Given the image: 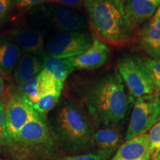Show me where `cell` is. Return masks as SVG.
<instances>
[{
  "label": "cell",
  "instance_id": "obj_13",
  "mask_svg": "<svg viewBox=\"0 0 160 160\" xmlns=\"http://www.w3.org/2000/svg\"><path fill=\"white\" fill-rule=\"evenodd\" d=\"M150 142L147 133L126 140L111 160H150Z\"/></svg>",
  "mask_w": 160,
  "mask_h": 160
},
{
  "label": "cell",
  "instance_id": "obj_33",
  "mask_svg": "<svg viewBox=\"0 0 160 160\" xmlns=\"http://www.w3.org/2000/svg\"><path fill=\"white\" fill-rule=\"evenodd\" d=\"M14 160H23V159H14Z\"/></svg>",
  "mask_w": 160,
  "mask_h": 160
},
{
  "label": "cell",
  "instance_id": "obj_20",
  "mask_svg": "<svg viewBox=\"0 0 160 160\" xmlns=\"http://www.w3.org/2000/svg\"><path fill=\"white\" fill-rule=\"evenodd\" d=\"M61 95L62 91H55L48 93L33 104V108L38 113L45 115L57 105Z\"/></svg>",
  "mask_w": 160,
  "mask_h": 160
},
{
  "label": "cell",
  "instance_id": "obj_3",
  "mask_svg": "<svg viewBox=\"0 0 160 160\" xmlns=\"http://www.w3.org/2000/svg\"><path fill=\"white\" fill-rule=\"evenodd\" d=\"M83 5L90 25L102 41L120 46L132 39L133 25L122 0H84Z\"/></svg>",
  "mask_w": 160,
  "mask_h": 160
},
{
  "label": "cell",
  "instance_id": "obj_26",
  "mask_svg": "<svg viewBox=\"0 0 160 160\" xmlns=\"http://www.w3.org/2000/svg\"><path fill=\"white\" fill-rule=\"evenodd\" d=\"M64 160H102L97 153H90L88 154L72 156L66 157Z\"/></svg>",
  "mask_w": 160,
  "mask_h": 160
},
{
  "label": "cell",
  "instance_id": "obj_15",
  "mask_svg": "<svg viewBox=\"0 0 160 160\" xmlns=\"http://www.w3.org/2000/svg\"><path fill=\"white\" fill-rule=\"evenodd\" d=\"M22 51L13 40L0 37V75L5 80H11Z\"/></svg>",
  "mask_w": 160,
  "mask_h": 160
},
{
  "label": "cell",
  "instance_id": "obj_10",
  "mask_svg": "<svg viewBox=\"0 0 160 160\" xmlns=\"http://www.w3.org/2000/svg\"><path fill=\"white\" fill-rule=\"evenodd\" d=\"M45 35V30L21 24L16 25L10 31L8 37L19 46L23 53L42 56Z\"/></svg>",
  "mask_w": 160,
  "mask_h": 160
},
{
  "label": "cell",
  "instance_id": "obj_31",
  "mask_svg": "<svg viewBox=\"0 0 160 160\" xmlns=\"http://www.w3.org/2000/svg\"><path fill=\"white\" fill-rule=\"evenodd\" d=\"M155 160H160V153L158 154V156L157 157V158H156Z\"/></svg>",
  "mask_w": 160,
  "mask_h": 160
},
{
  "label": "cell",
  "instance_id": "obj_27",
  "mask_svg": "<svg viewBox=\"0 0 160 160\" xmlns=\"http://www.w3.org/2000/svg\"><path fill=\"white\" fill-rule=\"evenodd\" d=\"M11 4V0H0V22L9 13Z\"/></svg>",
  "mask_w": 160,
  "mask_h": 160
},
{
  "label": "cell",
  "instance_id": "obj_32",
  "mask_svg": "<svg viewBox=\"0 0 160 160\" xmlns=\"http://www.w3.org/2000/svg\"><path fill=\"white\" fill-rule=\"evenodd\" d=\"M0 160H7V159H4V158H0Z\"/></svg>",
  "mask_w": 160,
  "mask_h": 160
},
{
  "label": "cell",
  "instance_id": "obj_18",
  "mask_svg": "<svg viewBox=\"0 0 160 160\" xmlns=\"http://www.w3.org/2000/svg\"><path fill=\"white\" fill-rule=\"evenodd\" d=\"M139 45L152 59L160 60V20L154 25L149 24L142 31Z\"/></svg>",
  "mask_w": 160,
  "mask_h": 160
},
{
  "label": "cell",
  "instance_id": "obj_7",
  "mask_svg": "<svg viewBox=\"0 0 160 160\" xmlns=\"http://www.w3.org/2000/svg\"><path fill=\"white\" fill-rule=\"evenodd\" d=\"M160 121V98L157 93L137 98L133 104L125 140L145 133Z\"/></svg>",
  "mask_w": 160,
  "mask_h": 160
},
{
  "label": "cell",
  "instance_id": "obj_9",
  "mask_svg": "<svg viewBox=\"0 0 160 160\" xmlns=\"http://www.w3.org/2000/svg\"><path fill=\"white\" fill-rule=\"evenodd\" d=\"M33 105L27 98L15 92L6 103L5 117L10 139H14L20 130L37 115Z\"/></svg>",
  "mask_w": 160,
  "mask_h": 160
},
{
  "label": "cell",
  "instance_id": "obj_19",
  "mask_svg": "<svg viewBox=\"0 0 160 160\" xmlns=\"http://www.w3.org/2000/svg\"><path fill=\"white\" fill-rule=\"evenodd\" d=\"M43 70L49 73L56 81L64 83L75 68L68 59H59L45 54L42 56Z\"/></svg>",
  "mask_w": 160,
  "mask_h": 160
},
{
  "label": "cell",
  "instance_id": "obj_24",
  "mask_svg": "<svg viewBox=\"0 0 160 160\" xmlns=\"http://www.w3.org/2000/svg\"><path fill=\"white\" fill-rule=\"evenodd\" d=\"M52 0H11V2L18 9L22 11L30 10L34 7L51 2Z\"/></svg>",
  "mask_w": 160,
  "mask_h": 160
},
{
  "label": "cell",
  "instance_id": "obj_5",
  "mask_svg": "<svg viewBox=\"0 0 160 160\" xmlns=\"http://www.w3.org/2000/svg\"><path fill=\"white\" fill-rule=\"evenodd\" d=\"M93 39L87 31L58 32L45 39L44 54L59 59L77 57L91 47Z\"/></svg>",
  "mask_w": 160,
  "mask_h": 160
},
{
  "label": "cell",
  "instance_id": "obj_35",
  "mask_svg": "<svg viewBox=\"0 0 160 160\" xmlns=\"http://www.w3.org/2000/svg\"><path fill=\"white\" fill-rule=\"evenodd\" d=\"M122 1H123V2H124V1H125V0H122Z\"/></svg>",
  "mask_w": 160,
  "mask_h": 160
},
{
  "label": "cell",
  "instance_id": "obj_22",
  "mask_svg": "<svg viewBox=\"0 0 160 160\" xmlns=\"http://www.w3.org/2000/svg\"><path fill=\"white\" fill-rule=\"evenodd\" d=\"M144 63L151 75L153 85L157 89L160 88V60L148 59H145Z\"/></svg>",
  "mask_w": 160,
  "mask_h": 160
},
{
  "label": "cell",
  "instance_id": "obj_16",
  "mask_svg": "<svg viewBox=\"0 0 160 160\" xmlns=\"http://www.w3.org/2000/svg\"><path fill=\"white\" fill-rule=\"evenodd\" d=\"M42 70V56L23 53L16 66L13 78L16 84L19 85L32 79Z\"/></svg>",
  "mask_w": 160,
  "mask_h": 160
},
{
  "label": "cell",
  "instance_id": "obj_21",
  "mask_svg": "<svg viewBox=\"0 0 160 160\" xmlns=\"http://www.w3.org/2000/svg\"><path fill=\"white\" fill-rule=\"evenodd\" d=\"M150 153L151 160H155L160 153V121L149 130Z\"/></svg>",
  "mask_w": 160,
  "mask_h": 160
},
{
  "label": "cell",
  "instance_id": "obj_1",
  "mask_svg": "<svg viewBox=\"0 0 160 160\" xmlns=\"http://www.w3.org/2000/svg\"><path fill=\"white\" fill-rule=\"evenodd\" d=\"M119 74L106 76L90 86L85 93L88 111L99 125L115 126L125 119L130 99Z\"/></svg>",
  "mask_w": 160,
  "mask_h": 160
},
{
  "label": "cell",
  "instance_id": "obj_34",
  "mask_svg": "<svg viewBox=\"0 0 160 160\" xmlns=\"http://www.w3.org/2000/svg\"><path fill=\"white\" fill-rule=\"evenodd\" d=\"M0 153H1V149H0Z\"/></svg>",
  "mask_w": 160,
  "mask_h": 160
},
{
  "label": "cell",
  "instance_id": "obj_8",
  "mask_svg": "<svg viewBox=\"0 0 160 160\" xmlns=\"http://www.w3.org/2000/svg\"><path fill=\"white\" fill-rule=\"evenodd\" d=\"M53 142L45 116L38 113L20 130L10 145L28 148H50L53 146Z\"/></svg>",
  "mask_w": 160,
  "mask_h": 160
},
{
  "label": "cell",
  "instance_id": "obj_28",
  "mask_svg": "<svg viewBox=\"0 0 160 160\" xmlns=\"http://www.w3.org/2000/svg\"><path fill=\"white\" fill-rule=\"evenodd\" d=\"M160 20V2H159V5L158 7V8L156 11V13H154V15L152 17V19L150 22V25H154L157 22H158Z\"/></svg>",
  "mask_w": 160,
  "mask_h": 160
},
{
  "label": "cell",
  "instance_id": "obj_29",
  "mask_svg": "<svg viewBox=\"0 0 160 160\" xmlns=\"http://www.w3.org/2000/svg\"><path fill=\"white\" fill-rule=\"evenodd\" d=\"M4 90H5V82H4L3 78L0 75V100L3 95Z\"/></svg>",
  "mask_w": 160,
  "mask_h": 160
},
{
  "label": "cell",
  "instance_id": "obj_30",
  "mask_svg": "<svg viewBox=\"0 0 160 160\" xmlns=\"http://www.w3.org/2000/svg\"><path fill=\"white\" fill-rule=\"evenodd\" d=\"M157 94L159 96V98H160V88L159 89H157Z\"/></svg>",
  "mask_w": 160,
  "mask_h": 160
},
{
  "label": "cell",
  "instance_id": "obj_6",
  "mask_svg": "<svg viewBox=\"0 0 160 160\" xmlns=\"http://www.w3.org/2000/svg\"><path fill=\"white\" fill-rule=\"evenodd\" d=\"M118 67L119 74L132 99L151 94L154 91L151 75L144 61L139 57L131 54L123 55L119 59Z\"/></svg>",
  "mask_w": 160,
  "mask_h": 160
},
{
  "label": "cell",
  "instance_id": "obj_25",
  "mask_svg": "<svg viewBox=\"0 0 160 160\" xmlns=\"http://www.w3.org/2000/svg\"><path fill=\"white\" fill-rule=\"evenodd\" d=\"M52 2L70 8H79L84 3V0H52Z\"/></svg>",
  "mask_w": 160,
  "mask_h": 160
},
{
  "label": "cell",
  "instance_id": "obj_4",
  "mask_svg": "<svg viewBox=\"0 0 160 160\" xmlns=\"http://www.w3.org/2000/svg\"><path fill=\"white\" fill-rule=\"evenodd\" d=\"M32 26L42 29V25L51 26L57 32L85 31L87 22L82 16L70 8L64 6H44L31 13Z\"/></svg>",
  "mask_w": 160,
  "mask_h": 160
},
{
  "label": "cell",
  "instance_id": "obj_23",
  "mask_svg": "<svg viewBox=\"0 0 160 160\" xmlns=\"http://www.w3.org/2000/svg\"><path fill=\"white\" fill-rule=\"evenodd\" d=\"M6 104L0 100V145H5L11 144V139L8 133L5 117Z\"/></svg>",
  "mask_w": 160,
  "mask_h": 160
},
{
  "label": "cell",
  "instance_id": "obj_2",
  "mask_svg": "<svg viewBox=\"0 0 160 160\" xmlns=\"http://www.w3.org/2000/svg\"><path fill=\"white\" fill-rule=\"evenodd\" d=\"M48 125L53 141L65 151L77 152L93 145V126L82 108L73 100L62 102Z\"/></svg>",
  "mask_w": 160,
  "mask_h": 160
},
{
  "label": "cell",
  "instance_id": "obj_17",
  "mask_svg": "<svg viewBox=\"0 0 160 160\" xmlns=\"http://www.w3.org/2000/svg\"><path fill=\"white\" fill-rule=\"evenodd\" d=\"M160 0H125L126 14L133 26L153 17Z\"/></svg>",
  "mask_w": 160,
  "mask_h": 160
},
{
  "label": "cell",
  "instance_id": "obj_14",
  "mask_svg": "<svg viewBox=\"0 0 160 160\" xmlns=\"http://www.w3.org/2000/svg\"><path fill=\"white\" fill-rule=\"evenodd\" d=\"M122 139L120 132L113 126H106L93 133V145L102 160H108L121 145Z\"/></svg>",
  "mask_w": 160,
  "mask_h": 160
},
{
  "label": "cell",
  "instance_id": "obj_11",
  "mask_svg": "<svg viewBox=\"0 0 160 160\" xmlns=\"http://www.w3.org/2000/svg\"><path fill=\"white\" fill-rule=\"evenodd\" d=\"M63 83L56 81L42 70L28 81L17 85V93L27 98L33 105L43 96L55 91H62Z\"/></svg>",
  "mask_w": 160,
  "mask_h": 160
},
{
  "label": "cell",
  "instance_id": "obj_12",
  "mask_svg": "<svg viewBox=\"0 0 160 160\" xmlns=\"http://www.w3.org/2000/svg\"><path fill=\"white\" fill-rule=\"evenodd\" d=\"M109 55L108 45L102 40L93 36V43L87 51L69 59L75 69L94 70L105 65L108 60Z\"/></svg>",
  "mask_w": 160,
  "mask_h": 160
}]
</instances>
